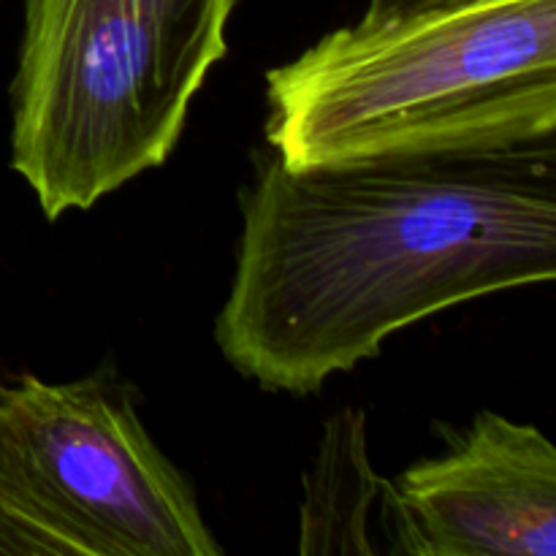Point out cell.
Segmentation results:
<instances>
[{
  "instance_id": "2",
  "label": "cell",
  "mask_w": 556,
  "mask_h": 556,
  "mask_svg": "<svg viewBox=\"0 0 556 556\" xmlns=\"http://www.w3.org/2000/svg\"><path fill=\"white\" fill-rule=\"evenodd\" d=\"M556 125V0H389L266 74L291 166L505 141Z\"/></svg>"
},
{
  "instance_id": "3",
  "label": "cell",
  "mask_w": 556,
  "mask_h": 556,
  "mask_svg": "<svg viewBox=\"0 0 556 556\" xmlns=\"http://www.w3.org/2000/svg\"><path fill=\"white\" fill-rule=\"evenodd\" d=\"M239 0H25L11 168L43 215L166 163Z\"/></svg>"
},
{
  "instance_id": "1",
  "label": "cell",
  "mask_w": 556,
  "mask_h": 556,
  "mask_svg": "<svg viewBox=\"0 0 556 556\" xmlns=\"http://www.w3.org/2000/svg\"><path fill=\"white\" fill-rule=\"evenodd\" d=\"M556 282V125L505 141L291 166L242 193L215 340L277 394H313L462 302Z\"/></svg>"
},
{
  "instance_id": "4",
  "label": "cell",
  "mask_w": 556,
  "mask_h": 556,
  "mask_svg": "<svg viewBox=\"0 0 556 556\" xmlns=\"http://www.w3.org/2000/svg\"><path fill=\"white\" fill-rule=\"evenodd\" d=\"M0 552L217 556L193 489L101 375L0 389Z\"/></svg>"
},
{
  "instance_id": "6",
  "label": "cell",
  "mask_w": 556,
  "mask_h": 556,
  "mask_svg": "<svg viewBox=\"0 0 556 556\" xmlns=\"http://www.w3.org/2000/svg\"><path fill=\"white\" fill-rule=\"evenodd\" d=\"M378 3H389V0H369V5H378Z\"/></svg>"
},
{
  "instance_id": "5",
  "label": "cell",
  "mask_w": 556,
  "mask_h": 556,
  "mask_svg": "<svg viewBox=\"0 0 556 556\" xmlns=\"http://www.w3.org/2000/svg\"><path fill=\"white\" fill-rule=\"evenodd\" d=\"M400 548L427 556H556V443L481 410L396 483Z\"/></svg>"
}]
</instances>
